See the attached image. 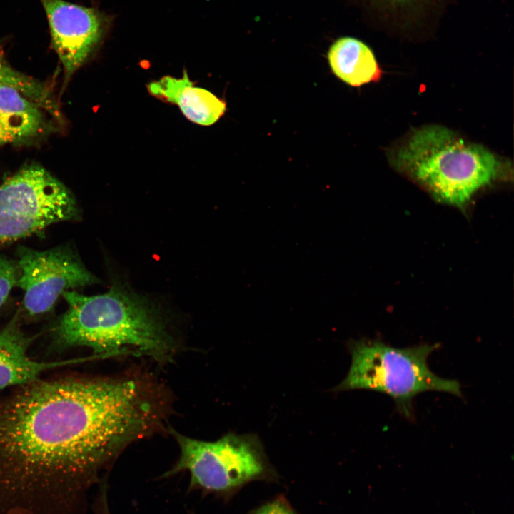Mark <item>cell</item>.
<instances>
[{"mask_svg":"<svg viewBox=\"0 0 514 514\" xmlns=\"http://www.w3.org/2000/svg\"><path fill=\"white\" fill-rule=\"evenodd\" d=\"M166 418L158 386L143 374L17 386L0 398V514H84L101 472Z\"/></svg>","mask_w":514,"mask_h":514,"instance_id":"1","label":"cell"},{"mask_svg":"<svg viewBox=\"0 0 514 514\" xmlns=\"http://www.w3.org/2000/svg\"><path fill=\"white\" fill-rule=\"evenodd\" d=\"M61 296L68 308L53 328L61 347L86 346L96 357L131 353L158 363L176 354L178 342L161 308L124 286L95 296L71 290Z\"/></svg>","mask_w":514,"mask_h":514,"instance_id":"2","label":"cell"},{"mask_svg":"<svg viewBox=\"0 0 514 514\" xmlns=\"http://www.w3.org/2000/svg\"><path fill=\"white\" fill-rule=\"evenodd\" d=\"M389 159L395 169L422 185L437 200L458 206L502 177L508 167L481 144L439 125L413 131Z\"/></svg>","mask_w":514,"mask_h":514,"instance_id":"3","label":"cell"},{"mask_svg":"<svg viewBox=\"0 0 514 514\" xmlns=\"http://www.w3.org/2000/svg\"><path fill=\"white\" fill-rule=\"evenodd\" d=\"M439 344L395 348L379 340L351 341V364L345 379L334 389L371 390L390 396L404 417H413L414 398L427 391L463 397L460 383L441 378L429 368V356Z\"/></svg>","mask_w":514,"mask_h":514,"instance_id":"4","label":"cell"},{"mask_svg":"<svg viewBox=\"0 0 514 514\" xmlns=\"http://www.w3.org/2000/svg\"><path fill=\"white\" fill-rule=\"evenodd\" d=\"M180 449L179 458L167 473L187 470L191 486L207 491L230 492L275 475L255 434L228 433L216 441L194 439L171 430Z\"/></svg>","mask_w":514,"mask_h":514,"instance_id":"5","label":"cell"},{"mask_svg":"<svg viewBox=\"0 0 514 514\" xmlns=\"http://www.w3.org/2000/svg\"><path fill=\"white\" fill-rule=\"evenodd\" d=\"M79 216L60 181L40 166H26L0 185V247Z\"/></svg>","mask_w":514,"mask_h":514,"instance_id":"6","label":"cell"},{"mask_svg":"<svg viewBox=\"0 0 514 514\" xmlns=\"http://www.w3.org/2000/svg\"><path fill=\"white\" fill-rule=\"evenodd\" d=\"M17 255L16 286L24 291V307L31 316L52 310L64 291L100 281L69 246L45 251L20 247Z\"/></svg>","mask_w":514,"mask_h":514,"instance_id":"7","label":"cell"},{"mask_svg":"<svg viewBox=\"0 0 514 514\" xmlns=\"http://www.w3.org/2000/svg\"><path fill=\"white\" fill-rule=\"evenodd\" d=\"M46 12L51 44L66 79L85 63L101 41L107 19L94 8L64 0H39Z\"/></svg>","mask_w":514,"mask_h":514,"instance_id":"8","label":"cell"},{"mask_svg":"<svg viewBox=\"0 0 514 514\" xmlns=\"http://www.w3.org/2000/svg\"><path fill=\"white\" fill-rule=\"evenodd\" d=\"M373 24L388 35L423 39L435 34L455 0H361Z\"/></svg>","mask_w":514,"mask_h":514,"instance_id":"9","label":"cell"},{"mask_svg":"<svg viewBox=\"0 0 514 514\" xmlns=\"http://www.w3.org/2000/svg\"><path fill=\"white\" fill-rule=\"evenodd\" d=\"M32 339L21 331L17 315L0 331V390L27 383L39 379L46 371L84 361L82 358L48 362L33 360L28 354Z\"/></svg>","mask_w":514,"mask_h":514,"instance_id":"10","label":"cell"},{"mask_svg":"<svg viewBox=\"0 0 514 514\" xmlns=\"http://www.w3.org/2000/svg\"><path fill=\"white\" fill-rule=\"evenodd\" d=\"M147 88L152 96L177 105L188 120L198 125L215 124L226 110V102L210 91L196 86L186 70L181 78L164 76L150 82Z\"/></svg>","mask_w":514,"mask_h":514,"instance_id":"11","label":"cell"},{"mask_svg":"<svg viewBox=\"0 0 514 514\" xmlns=\"http://www.w3.org/2000/svg\"><path fill=\"white\" fill-rule=\"evenodd\" d=\"M328 60L332 72L351 86L377 82L382 77V69L372 49L355 37L343 36L333 42Z\"/></svg>","mask_w":514,"mask_h":514,"instance_id":"12","label":"cell"},{"mask_svg":"<svg viewBox=\"0 0 514 514\" xmlns=\"http://www.w3.org/2000/svg\"><path fill=\"white\" fill-rule=\"evenodd\" d=\"M41 108L18 90L0 86V124L24 141L45 128Z\"/></svg>","mask_w":514,"mask_h":514,"instance_id":"13","label":"cell"},{"mask_svg":"<svg viewBox=\"0 0 514 514\" xmlns=\"http://www.w3.org/2000/svg\"><path fill=\"white\" fill-rule=\"evenodd\" d=\"M14 88L24 96L56 117L59 116L56 102L49 89L38 80L16 70L7 62L0 50V86Z\"/></svg>","mask_w":514,"mask_h":514,"instance_id":"14","label":"cell"},{"mask_svg":"<svg viewBox=\"0 0 514 514\" xmlns=\"http://www.w3.org/2000/svg\"><path fill=\"white\" fill-rule=\"evenodd\" d=\"M19 271L17 263L0 255V308L6 303L14 286H16Z\"/></svg>","mask_w":514,"mask_h":514,"instance_id":"15","label":"cell"},{"mask_svg":"<svg viewBox=\"0 0 514 514\" xmlns=\"http://www.w3.org/2000/svg\"><path fill=\"white\" fill-rule=\"evenodd\" d=\"M252 514H296L284 499L278 498L259 507Z\"/></svg>","mask_w":514,"mask_h":514,"instance_id":"16","label":"cell"},{"mask_svg":"<svg viewBox=\"0 0 514 514\" xmlns=\"http://www.w3.org/2000/svg\"><path fill=\"white\" fill-rule=\"evenodd\" d=\"M19 138L0 124V145L19 142Z\"/></svg>","mask_w":514,"mask_h":514,"instance_id":"17","label":"cell"},{"mask_svg":"<svg viewBox=\"0 0 514 514\" xmlns=\"http://www.w3.org/2000/svg\"><path fill=\"white\" fill-rule=\"evenodd\" d=\"M100 499L98 504V514H109L108 506H107V500L106 498V494L104 492H103V488L101 490Z\"/></svg>","mask_w":514,"mask_h":514,"instance_id":"18","label":"cell"}]
</instances>
